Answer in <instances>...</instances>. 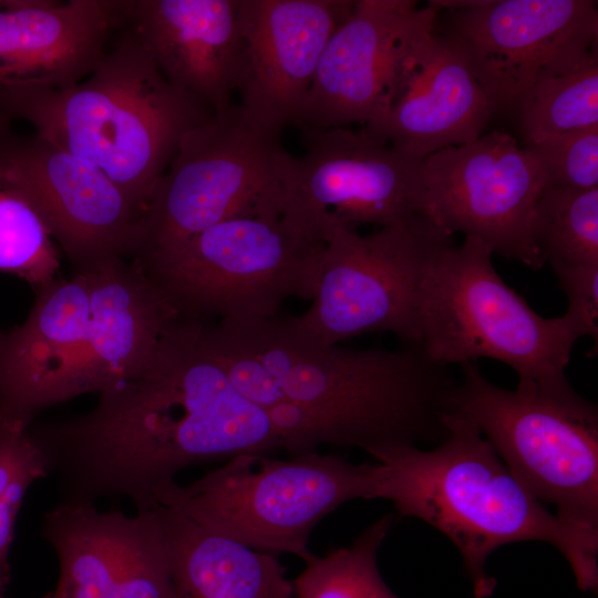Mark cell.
<instances>
[{
    "instance_id": "obj_19",
    "label": "cell",
    "mask_w": 598,
    "mask_h": 598,
    "mask_svg": "<svg viewBox=\"0 0 598 598\" xmlns=\"http://www.w3.org/2000/svg\"><path fill=\"white\" fill-rule=\"evenodd\" d=\"M123 21L122 0H0V96L78 84Z\"/></svg>"
},
{
    "instance_id": "obj_13",
    "label": "cell",
    "mask_w": 598,
    "mask_h": 598,
    "mask_svg": "<svg viewBox=\"0 0 598 598\" xmlns=\"http://www.w3.org/2000/svg\"><path fill=\"white\" fill-rule=\"evenodd\" d=\"M441 9L429 1L406 24L371 135L405 156L433 153L483 135L493 106L461 48L436 33Z\"/></svg>"
},
{
    "instance_id": "obj_23",
    "label": "cell",
    "mask_w": 598,
    "mask_h": 598,
    "mask_svg": "<svg viewBox=\"0 0 598 598\" xmlns=\"http://www.w3.org/2000/svg\"><path fill=\"white\" fill-rule=\"evenodd\" d=\"M516 110L525 143L598 124V51L536 80Z\"/></svg>"
},
{
    "instance_id": "obj_7",
    "label": "cell",
    "mask_w": 598,
    "mask_h": 598,
    "mask_svg": "<svg viewBox=\"0 0 598 598\" xmlns=\"http://www.w3.org/2000/svg\"><path fill=\"white\" fill-rule=\"evenodd\" d=\"M323 248L281 216L240 215L134 262L177 316L239 323L276 317L291 297L311 300Z\"/></svg>"
},
{
    "instance_id": "obj_16",
    "label": "cell",
    "mask_w": 598,
    "mask_h": 598,
    "mask_svg": "<svg viewBox=\"0 0 598 598\" xmlns=\"http://www.w3.org/2000/svg\"><path fill=\"white\" fill-rule=\"evenodd\" d=\"M41 530L59 561L56 598H176L156 508L130 516L60 501Z\"/></svg>"
},
{
    "instance_id": "obj_12",
    "label": "cell",
    "mask_w": 598,
    "mask_h": 598,
    "mask_svg": "<svg viewBox=\"0 0 598 598\" xmlns=\"http://www.w3.org/2000/svg\"><path fill=\"white\" fill-rule=\"evenodd\" d=\"M547 185L533 152L508 133L492 131L424 159L423 215L450 235L460 231L494 254L539 269L533 244L535 207Z\"/></svg>"
},
{
    "instance_id": "obj_29",
    "label": "cell",
    "mask_w": 598,
    "mask_h": 598,
    "mask_svg": "<svg viewBox=\"0 0 598 598\" xmlns=\"http://www.w3.org/2000/svg\"><path fill=\"white\" fill-rule=\"evenodd\" d=\"M559 287L567 296L565 315L580 337L598 338V264L558 266L553 268Z\"/></svg>"
},
{
    "instance_id": "obj_11",
    "label": "cell",
    "mask_w": 598,
    "mask_h": 598,
    "mask_svg": "<svg viewBox=\"0 0 598 598\" xmlns=\"http://www.w3.org/2000/svg\"><path fill=\"white\" fill-rule=\"evenodd\" d=\"M306 152L278 159L280 215L323 243L333 227H386L424 212L423 163L365 128L301 131ZM424 216V215H423Z\"/></svg>"
},
{
    "instance_id": "obj_21",
    "label": "cell",
    "mask_w": 598,
    "mask_h": 598,
    "mask_svg": "<svg viewBox=\"0 0 598 598\" xmlns=\"http://www.w3.org/2000/svg\"><path fill=\"white\" fill-rule=\"evenodd\" d=\"M413 0H354L329 38L296 127L323 131L367 125L377 114Z\"/></svg>"
},
{
    "instance_id": "obj_8",
    "label": "cell",
    "mask_w": 598,
    "mask_h": 598,
    "mask_svg": "<svg viewBox=\"0 0 598 598\" xmlns=\"http://www.w3.org/2000/svg\"><path fill=\"white\" fill-rule=\"evenodd\" d=\"M447 413L471 422L513 476L568 524L598 533V412L579 394L515 391L461 364Z\"/></svg>"
},
{
    "instance_id": "obj_30",
    "label": "cell",
    "mask_w": 598,
    "mask_h": 598,
    "mask_svg": "<svg viewBox=\"0 0 598 598\" xmlns=\"http://www.w3.org/2000/svg\"><path fill=\"white\" fill-rule=\"evenodd\" d=\"M9 564L0 563V598H6V589L9 582Z\"/></svg>"
},
{
    "instance_id": "obj_27",
    "label": "cell",
    "mask_w": 598,
    "mask_h": 598,
    "mask_svg": "<svg viewBox=\"0 0 598 598\" xmlns=\"http://www.w3.org/2000/svg\"><path fill=\"white\" fill-rule=\"evenodd\" d=\"M49 475L47 461L28 427L0 424V563H8L17 516L28 489Z\"/></svg>"
},
{
    "instance_id": "obj_20",
    "label": "cell",
    "mask_w": 598,
    "mask_h": 598,
    "mask_svg": "<svg viewBox=\"0 0 598 598\" xmlns=\"http://www.w3.org/2000/svg\"><path fill=\"white\" fill-rule=\"evenodd\" d=\"M87 271L55 277L35 291L23 323L0 340V424L28 427L62 393L90 331Z\"/></svg>"
},
{
    "instance_id": "obj_1",
    "label": "cell",
    "mask_w": 598,
    "mask_h": 598,
    "mask_svg": "<svg viewBox=\"0 0 598 598\" xmlns=\"http://www.w3.org/2000/svg\"><path fill=\"white\" fill-rule=\"evenodd\" d=\"M208 322L176 315L146 367L99 393L91 411L29 425L60 501L125 497L144 513L188 466L282 450L267 412L229 379Z\"/></svg>"
},
{
    "instance_id": "obj_31",
    "label": "cell",
    "mask_w": 598,
    "mask_h": 598,
    "mask_svg": "<svg viewBox=\"0 0 598 598\" xmlns=\"http://www.w3.org/2000/svg\"><path fill=\"white\" fill-rule=\"evenodd\" d=\"M43 598H56V597L50 591Z\"/></svg>"
},
{
    "instance_id": "obj_22",
    "label": "cell",
    "mask_w": 598,
    "mask_h": 598,
    "mask_svg": "<svg viewBox=\"0 0 598 598\" xmlns=\"http://www.w3.org/2000/svg\"><path fill=\"white\" fill-rule=\"evenodd\" d=\"M176 598H295L276 555L215 533L157 504Z\"/></svg>"
},
{
    "instance_id": "obj_4",
    "label": "cell",
    "mask_w": 598,
    "mask_h": 598,
    "mask_svg": "<svg viewBox=\"0 0 598 598\" xmlns=\"http://www.w3.org/2000/svg\"><path fill=\"white\" fill-rule=\"evenodd\" d=\"M121 31L78 84L8 93L0 109L99 167L143 214L185 134L216 113L166 81L125 22Z\"/></svg>"
},
{
    "instance_id": "obj_3",
    "label": "cell",
    "mask_w": 598,
    "mask_h": 598,
    "mask_svg": "<svg viewBox=\"0 0 598 598\" xmlns=\"http://www.w3.org/2000/svg\"><path fill=\"white\" fill-rule=\"evenodd\" d=\"M447 434L433 450L388 446L371 456V499L390 501L401 516L419 518L457 548L476 598L497 581L485 570L504 545L550 544L569 563L579 589L597 592L598 533L566 523L535 498L509 472L489 442L467 420L445 417Z\"/></svg>"
},
{
    "instance_id": "obj_25",
    "label": "cell",
    "mask_w": 598,
    "mask_h": 598,
    "mask_svg": "<svg viewBox=\"0 0 598 598\" xmlns=\"http://www.w3.org/2000/svg\"><path fill=\"white\" fill-rule=\"evenodd\" d=\"M532 236L543 265L598 264V187L547 184L535 207Z\"/></svg>"
},
{
    "instance_id": "obj_26",
    "label": "cell",
    "mask_w": 598,
    "mask_h": 598,
    "mask_svg": "<svg viewBox=\"0 0 598 598\" xmlns=\"http://www.w3.org/2000/svg\"><path fill=\"white\" fill-rule=\"evenodd\" d=\"M59 267V251L40 215L20 193L1 186L0 271L37 291L56 277Z\"/></svg>"
},
{
    "instance_id": "obj_32",
    "label": "cell",
    "mask_w": 598,
    "mask_h": 598,
    "mask_svg": "<svg viewBox=\"0 0 598 598\" xmlns=\"http://www.w3.org/2000/svg\"><path fill=\"white\" fill-rule=\"evenodd\" d=\"M2 334H3V332L0 330V340H1V338H2Z\"/></svg>"
},
{
    "instance_id": "obj_10",
    "label": "cell",
    "mask_w": 598,
    "mask_h": 598,
    "mask_svg": "<svg viewBox=\"0 0 598 598\" xmlns=\"http://www.w3.org/2000/svg\"><path fill=\"white\" fill-rule=\"evenodd\" d=\"M282 151L280 134L234 104L187 132L143 213L131 260L146 261L235 216H281Z\"/></svg>"
},
{
    "instance_id": "obj_24",
    "label": "cell",
    "mask_w": 598,
    "mask_h": 598,
    "mask_svg": "<svg viewBox=\"0 0 598 598\" xmlns=\"http://www.w3.org/2000/svg\"><path fill=\"white\" fill-rule=\"evenodd\" d=\"M394 517L383 515L349 546L313 555L292 580L295 598H399L382 579L377 564Z\"/></svg>"
},
{
    "instance_id": "obj_5",
    "label": "cell",
    "mask_w": 598,
    "mask_h": 598,
    "mask_svg": "<svg viewBox=\"0 0 598 598\" xmlns=\"http://www.w3.org/2000/svg\"><path fill=\"white\" fill-rule=\"evenodd\" d=\"M493 254L474 236L443 250L424 281L419 348L442 367L488 358L516 371L517 388L576 394L565 369L578 330L566 315L535 312L498 275Z\"/></svg>"
},
{
    "instance_id": "obj_17",
    "label": "cell",
    "mask_w": 598,
    "mask_h": 598,
    "mask_svg": "<svg viewBox=\"0 0 598 598\" xmlns=\"http://www.w3.org/2000/svg\"><path fill=\"white\" fill-rule=\"evenodd\" d=\"M354 0H237L244 41L239 106L262 128L296 125L321 53Z\"/></svg>"
},
{
    "instance_id": "obj_28",
    "label": "cell",
    "mask_w": 598,
    "mask_h": 598,
    "mask_svg": "<svg viewBox=\"0 0 598 598\" xmlns=\"http://www.w3.org/2000/svg\"><path fill=\"white\" fill-rule=\"evenodd\" d=\"M554 187H598V124L525 143Z\"/></svg>"
},
{
    "instance_id": "obj_18",
    "label": "cell",
    "mask_w": 598,
    "mask_h": 598,
    "mask_svg": "<svg viewBox=\"0 0 598 598\" xmlns=\"http://www.w3.org/2000/svg\"><path fill=\"white\" fill-rule=\"evenodd\" d=\"M124 22L161 74L214 113L244 72L237 0H123Z\"/></svg>"
},
{
    "instance_id": "obj_9",
    "label": "cell",
    "mask_w": 598,
    "mask_h": 598,
    "mask_svg": "<svg viewBox=\"0 0 598 598\" xmlns=\"http://www.w3.org/2000/svg\"><path fill=\"white\" fill-rule=\"evenodd\" d=\"M323 243L311 306L293 327L323 344L390 332L419 348L424 281L453 236L417 215L369 235L333 227Z\"/></svg>"
},
{
    "instance_id": "obj_15",
    "label": "cell",
    "mask_w": 598,
    "mask_h": 598,
    "mask_svg": "<svg viewBox=\"0 0 598 598\" xmlns=\"http://www.w3.org/2000/svg\"><path fill=\"white\" fill-rule=\"evenodd\" d=\"M0 183L34 207L74 272L131 259L143 214L95 165L34 135L2 152Z\"/></svg>"
},
{
    "instance_id": "obj_2",
    "label": "cell",
    "mask_w": 598,
    "mask_h": 598,
    "mask_svg": "<svg viewBox=\"0 0 598 598\" xmlns=\"http://www.w3.org/2000/svg\"><path fill=\"white\" fill-rule=\"evenodd\" d=\"M212 346L236 389L264 409L289 403L281 429L290 456L322 444L372 455L441 441L455 384L417 347L346 349L300 332L289 318L209 322Z\"/></svg>"
},
{
    "instance_id": "obj_14",
    "label": "cell",
    "mask_w": 598,
    "mask_h": 598,
    "mask_svg": "<svg viewBox=\"0 0 598 598\" xmlns=\"http://www.w3.org/2000/svg\"><path fill=\"white\" fill-rule=\"evenodd\" d=\"M446 35L466 55L494 112L517 107L539 78L598 51L592 0H481L447 10Z\"/></svg>"
},
{
    "instance_id": "obj_6",
    "label": "cell",
    "mask_w": 598,
    "mask_h": 598,
    "mask_svg": "<svg viewBox=\"0 0 598 598\" xmlns=\"http://www.w3.org/2000/svg\"><path fill=\"white\" fill-rule=\"evenodd\" d=\"M375 464H354L317 451L272 458L239 454L198 480L155 491L156 505L259 551L292 554L305 563L315 527L344 503L371 499Z\"/></svg>"
}]
</instances>
